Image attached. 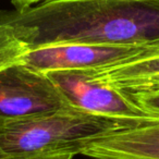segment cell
Segmentation results:
<instances>
[{"mask_svg": "<svg viewBox=\"0 0 159 159\" xmlns=\"http://www.w3.org/2000/svg\"><path fill=\"white\" fill-rule=\"evenodd\" d=\"M3 14L29 50L159 42V0H43Z\"/></svg>", "mask_w": 159, "mask_h": 159, "instance_id": "1", "label": "cell"}, {"mask_svg": "<svg viewBox=\"0 0 159 159\" xmlns=\"http://www.w3.org/2000/svg\"><path fill=\"white\" fill-rule=\"evenodd\" d=\"M154 121L108 117L66 109L0 126V152L6 159L36 155L81 154L93 141Z\"/></svg>", "mask_w": 159, "mask_h": 159, "instance_id": "2", "label": "cell"}, {"mask_svg": "<svg viewBox=\"0 0 159 159\" xmlns=\"http://www.w3.org/2000/svg\"><path fill=\"white\" fill-rule=\"evenodd\" d=\"M70 108L46 73L22 61L0 70V126Z\"/></svg>", "mask_w": 159, "mask_h": 159, "instance_id": "3", "label": "cell"}, {"mask_svg": "<svg viewBox=\"0 0 159 159\" xmlns=\"http://www.w3.org/2000/svg\"><path fill=\"white\" fill-rule=\"evenodd\" d=\"M159 42L139 45H61L29 50L22 62L40 72L98 70L152 56Z\"/></svg>", "mask_w": 159, "mask_h": 159, "instance_id": "4", "label": "cell"}, {"mask_svg": "<svg viewBox=\"0 0 159 159\" xmlns=\"http://www.w3.org/2000/svg\"><path fill=\"white\" fill-rule=\"evenodd\" d=\"M46 74L73 109L108 117L159 121L125 95L96 79L89 71L58 70Z\"/></svg>", "mask_w": 159, "mask_h": 159, "instance_id": "5", "label": "cell"}, {"mask_svg": "<svg viewBox=\"0 0 159 159\" xmlns=\"http://www.w3.org/2000/svg\"><path fill=\"white\" fill-rule=\"evenodd\" d=\"M81 155L93 159H159V121L99 137Z\"/></svg>", "mask_w": 159, "mask_h": 159, "instance_id": "6", "label": "cell"}, {"mask_svg": "<svg viewBox=\"0 0 159 159\" xmlns=\"http://www.w3.org/2000/svg\"><path fill=\"white\" fill-rule=\"evenodd\" d=\"M86 71L129 98L159 93V49L145 58Z\"/></svg>", "mask_w": 159, "mask_h": 159, "instance_id": "7", "label": "cell"}, {"mask_svg": "<svg viewBox=\"0 0 159 159\" xmlns=\"http://www.w3.org/2000/svg\"><path fill=\"white\" fill-rule=\"evenodd\" d=\"M27 51V46L18 37L12 25L6 20L3 11H0V70L22 61Z\"/></svg>", "mask_w": 159, "mask_h": 159, "instance_id": "8", "label": "cell"}, {"mask_svg": "<svg viewBox=\"0 0 159 159\" xmlns=\"http://www.w3.org/2000/svg\"><path fill=\"white\" fill-rule=\"evenodd\" d=\"M130 99L146 113L159 119V93L152 95L134 96L130 97Z\"/></svg>", "mask_w": 159, "mask_h": 159, "instance_id": "9", "label": "cell"}, {"mask_svg": "<svg viewBox=\"0 0 159 159\" xmlns=\"http://www.w3.org/2000/svg\"><path fill=\"white\" fill-rule=\"evenodd\" d=\"M73 154H49V155H36V156L24 157L19 159H73Z\"/></svg>", "mask_w": 159, "mask_h": 159, "instance_id": "10", "label": "cell"}, {"mask_svg": "<svg viewBox=\"0 0 159 159\" xmlns=\"http://www.w3.org/2000/svg\"><path fill=\"white\" fill-rule=\"evenodd\" d=\"M40 1H43V0H11L12 5L14 6L16 11H22L24 9H27V8L40 2Z\"/></svg>", "mask_w": 159, "mask_h": 159, "instance_id": "11", "label": "cell"}, {"mask_svg": "<svg viewBox=\"0 0 159 159\" xmlns=\"http://www.w3.org/2000/svg\"><path fill=\"white\" fill-rule=\"evenodd\" d=\"M0 159H6V158H5V156H3L2 152H0Z\"/></svg>", "mask_w": 159, "mask_h": 159, "instance_id": "12", "label": "cell"}]
</instances>
